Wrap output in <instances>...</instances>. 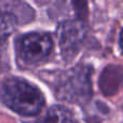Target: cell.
Returning a JSON list of instances; mask_svg holds the SVG:
<instances>
[{"mask_svg": "<svg viewBox=\"0 0 123 123\" xmlns=\"http://www.w3.org/2000/svg\"><path fill=\"white\" fill-rule=\"evenodd\" d=\"M56 96L60 99L74 104H86L92 96L91 69L85 66H76L62 74L56 82Z\"/></svg>", "mask_w": 123, "mask_h": 123, "instance_id": "2", "label": "cell"}, {"mask_svg": "<svg viewBox=\"0 0 123 123\" xmlns=\"http://www.w3.org/2000/svg\"><path fill=\"white\" fill-rule=\"evenodd\" d=\"M123 84V68L119 66H109L103 71L99 79L100 90L110 96L117 93Z\"/></svg>", "mask_w": 123, "mask_h": 123, "instance_id": "5", "label": "cell"}, {"mask_svg": "<svg viewBox=\"0 0 123 123\" xmlns=\"http://www.w3.org/2000/svg\"><path fill=\"white\" fill-rule=\"evenodd\" d=\"M53 49V41L48 34L28 32L17 39L16 50L21 62L28 66L43 63L50 56Z\"/></svg>", "mask_w": 123, "mask_h": 123, "instance_id": "3", "label": "cell"}, {"mask_svg": "<svg viewBox=\"0 0 123 123\" xmlns=\"http://www.w3.org/2000/svg\"><path fill=\"white\" fill-rule=\"evenodd\" d=\"M86 28L81 19H68L58 28V40L62 55L65 60L74 58L79 52L85 38Z\"/></svg>", "mask_w": 123, "mask_h": 123, "instance_id": "4", "label": "cell"}, {"mask_svg": "<svg viewBox=\"0 0 123 123\" xmlns=\"http://www.w3.org/2000/svg\"><path fill=\"white\" fill-rule=\"evenodd\" d=\"M120 45H121V49L123 51V29L121 31V35H120Z\"/></svg>", "mask_w": 123, "mask_h": 123, "instance_id": "7", "label": "cell"}, {"mask_svg": "<svg viewBox=\"0 0 123 123\" xmlns=\"http://www.w3.org/2000/svg\"><path fill=\"white\" fill-rule=\"evenodd\" d=\"M1 99L6 107L22 116H36L42 110L45 99L41 91L21 78H10L1 87Z\"/></svg>", "mask_w": 123, "mask_h": 123, "instance_id": "1", "label": "cell"}, {"mask_svg": "<svg viewBox=\"0 0 123 123\" xmlns=\"http://www.w3.org/2000/svg\"><path fill=\"white\" fill-rule=\"evenodd\" d=\"M36 123H78L68 108L64 106H53Z\"/></svg>", "mask_w": 123, "mask_h": 123, "instance_id": "6", "label": "cell"}]
</instances>
